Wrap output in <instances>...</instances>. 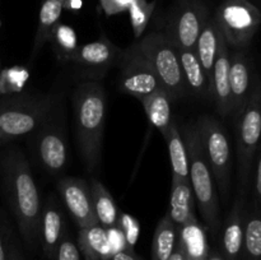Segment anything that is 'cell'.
Listing matches in <instances>:
<instances>
[{
    "label": "cell",
    "mask_w": 261,
    "mask_h": 260,
    "mask_svg": "<svg viewBox=\"0 0 261 260\" xmlns=\"http://www.w3.org/2000/svg\"><path fill=\"white\" fill-rule=\"evenodd\" d=\"M0 188L23 242L35 251L41 245L42 206L30 162L19 148L9 147L0 152Z\"/></svg>",
    "instance_id": "obj_1"
},
{
    "label": "cell",
    "mask_w": 261,
    "mask_h": 260,
    "mask_svg": "<svg viewBox=\"0 0 261 260\" xmlns=\"http://www.w3.org/2000/svg\"><path fill=\"white\" fill-rule=\"evenodd\" d=\"M75 137L79 153L87 171L98 167L102 157L107 97L103 87L96 81L79 84L73 96Z\"/></svg>",
    "instance_id": "obj_2"
},
{
    "label": "cell",
    "mask_w": 261,
    "mask_h": 260,
    "mask_svg": "<svg viewBox=\"0 0 261 260\" xmlns=\"http://www.w3.org/2000/svg\"><path fill=\"white\" fill-rule=\"evenodd\" d=\"M185 143L189 161V180L193 189L195 203L203 218V226L213 237L222 229L221 206L216 190V181L206 161L200 134L195 122H188L180 130Z\"/></svg>",
    "instance_id": "obj_3"
},
{
    "label": "cell",
    "mask_w": 261,
    "mask_h": 260,
    "mask_svg": "<svg viewBox=\"0 0 261 260\" xmlns=\"http://www.w3.org/2000/svg\"><path fill=\"white\" fill-rule=\"evenodd\" d=\"M58 99L50 94H18L0 101V145L32 134L56 111Z\"/></svg>",
    "instance_id": "obj_4"
},
{
    "label": "cell",
    "mask_w": 261,
    "mask_h": 260,
    "mask_svg": "<svg viewBox=\"0 0 261 260\" xmlns=\"http://www.w3.org/2000/svg\"><path fill=\"white\" fill-rule=\"evenodd\" d=\"M137 43L152 65L171 101H177L188 96L178 48L168 40L167 36L163 32L153 31Z\"/></svg>",
    "instance_id": "obj_5"
},
{
    "label": "cell",
    "mask_w": 261,
    "mask_h": 260,
    "mask_svg": "<svg viewBox=\"0 0 261 260\" xmlns=\"http://www.w3.org/2000/svg\"><path fill=\"white\" fill-rule=\"evenodd\" d=\"M195 124L216 185L226 200L231 186L232 170V152L228 135L223 125L209 115L200 116Z\"/></svg>",
    "instance_id": "obj_6"
},
{
    "label": "cell",
    "mask_w": 261,
    "mask_h": 260,
    "mask_svg": "<svg viewBox=\"0 0 261 260\" xmlns=\"http://www.w3.org/2000/svg\"><path fill=\"white\" fill-rule=\"evenodd\" d=\"M227 45L241 48L251 41L261 23V13L249 0H224L214 15Z\"/></svg>",
    "instance_id": "obj_7"
},
{
    "label": "cell",
    "mask_w": 261,
    "mask_h": 260,
    "mask_svg": "<svg viewBox=\"0 0 261 260\" xmlns=\"http://www.w3.org/2000/svg\"><path fill=\"white\" fill-rule=\"evenodd\" d=\"M237 150H239L240 184H249L255 153L261 139V89L249 96L244 109L237 115Z\"/></svg>",
    "instance_id": "obj_8"
},
{
    "label": "cell",
    "mask_w": 261,
    "mask_h": 260,
    "mask_svg": "<svg viewBox=\"0 0 261 260\" xmlns=\"http://www.w3.org/2000/svg\"><path fill=\"white\" fill-rule=\"evenodd\" d=\"M117 87L121 93L130 94L138 99L163 89L157 74L137 42L122 51Z\"/></svg>",
    "instance_id": "obj_9"
},
{
    "label": "cell",
    "mask_w": 261,
    "mask_h": 260,
    "mask_svg": "<svg viewBox=\"0 0 261 260\" xmlns=\"http://www.w3.org/2000/svg\"><path fill=\"white\" fill-rule=\"evenodd\" d=\"M33 134V150L48 173H59L68 163V143L59 109Z\"/></svg>",
    "instance_id": "obj_10"
},
{
    "label": "cell",
    "mask_w": 261,
    "mask_h": 260,
    "mask_svg": "<svg viewBox=\"0 0 261 260\" xmlns=\"http://www.w3.org/2000/svg\"><path fill=\"white\" fill-rule=\"evenodd\" d=\"M208 19L209 12L205 5L188 3L171 14L163 33L178 50H195L196 41Z\"/></svg>",
    "instance_id": "obj_11"
},
{
    "label": "cell",
    "mask_w": 261,
    "mask_h": 260,
    "mask_svg": "<svg viewBox=\"0 0 261 260\" xmlns=\"http://www.w3.org/2000/svg\"><path fill=\"white\" fill-rule=\"evenodd\" d=\"M122 51L115 43L102 37L93 42L78 46L69 58L84 76L89 79H101L111 66L120 63ZM97 82V81H96Z\"/></svg>",
    "instance_id": "obj_12"
},
{
    "label": "cell",
    "mask_w": 261,
    "mask_h": 260,
    "mask_svg": "<svg viewBox=\"0 0 261 260\" xmlns=\"http://www.w3.org/2000/svg\"><path fill=\"white\" fill-rule=\"evenodd\" d=\"M59 193L79 228L98 223L94 214L91 186L79 177H64L58 183Z\"/></svg>",
    "instance_id": "obj_13"
},
{
    "label": "cell",
    "mask_w": 261,
    "mask_h": 260,
    "mask_svg": "<svg viewBox=\"0 0 261 260\" xmlns=\"http://www.w3.org/2000/svg\"><path fill=\"white\" fill-rule=\"evenodd\" d=\"M229 51L226 40L222 36L214 61L213 75H212V98L214 99L217 111L222 116L232 114V96L229 86Z\"/></svg>",
    "instance_id": "obj_14"
},
{
    "label": "cell",
    "mask_w": 261,
    "mask_h": 260,
    "mask_svg": "<svg viewBox=\"0 0 261 260\" xmlns=\"http://www.w3.org/2000/svg\"><path fill=\"white\" fill-rule=\"evenodd\" d=\"M63 212L54 196L46 200L41 213V247L47 260H54L59 242L65 233Z\"/></svg>",
    "instance_id": "obj_15"
},
{
    "label": "cell",
    "mask_w": 261,
    "mask_h": 260,
    "mask_svg": "<svg viewBox=\"0 0 261 260\" xmlns=\"http://www.w3.org/2000/svg\"><path fill=\"white\" fill-rule=\"evenodd\" d=\"M245 217L244 200L237 199L232 206L226 222L222 228V255L226 260H241L242 245H244L245 235Z\"/></svg>",
    "instance_id": "obj_16"
},
{
    "label": "cell",
    "mask_w": 261,
    "mask_h": 260,
    "mask_svg": "<svg viewBox=\"0 0 261 260\" xmlns=\"http://www.w3.org/2000/svg\"><path fill=\"white\" fill-rule=\"evenodd\" d=\"M78 249L86 260H110L116 252L109 229L99 223L79 229Z\"/></svg>",
    "instance_id": "obj_17"
},
{
    "label": "cell",
    "mask_w": 261,
    "mask_h": 260,
    "mask_svg": "<svg viewBox=\"0 0 261 260\" xmlns=\"http://www.w3.org/2000/svg\"><path fill=\"white\" fill-rule=\"evenodd\" d=\"M177 241L184 250L186 260H206L211 246L206 229L196 217L177 226Z\"/></svg>",
    "instance_id": "obj_18"
},
{
    "label": "cell",
    "mask_w": 261,
    "mask_h": 260,
    "mask_svg": "<svg viewBox=\"0 0 261 260\" xmlns=\"http://www.w3.org/2000/svg\"><path fill=\"white\" fill-rule=\"evenodd\" d=\"M176 226L186 223L195 216V196L190 180H184L172 175L171 181L170 209L167 212Z\"/></svg>",
    "instance_id": "obj_19"
},
{
    "label": "cell",
    "mask_w": 261,
    "mask_h": 260,
    "mask_svg": "<svg viewBox=\"0 0 261 260\" xmlns=\"http://www.w3.org/2000/svg\"><path fill=\"white\" fill-rule=\"evenodd\" d=\"M229 86L232 96V114L241 112L249 98L250 89V69L247 61L241 53L229 55Z\"/></svg>",
    "instance_id": "obj_20"
},
{
    "label": "cell",
    "mask_w": 261,
    "mask_h": 260,
    "mask_svg": "<svg viewBox=\"0 0 261 260\" xmlns=\"http://www.w3.org/2000/svg\"><path fill=\"white\" fill-rule=\"evenodd\" d=\"M222 36H223V33L217 24L216 19L209 18L195 43V54L200 61L201 66H203L204 71H205L206 78L211 83V88L214 61H216L217 51H218V45Z\"/></svg>",
    "instance_id": "obj_21"
},
{
    "label": "cell",
    "mask_w": 261,
    "mask_h": 260,
    "mask_svg": "<svg viewBox=\"0 0 261 260\" xmlns=\"http://www.w3.org/2000/svg\"><path fill=\"white\" fill-rule=\"evenodd\" d=\"M188 94L212 97V88L195 50H178Z\"/></svg>",
    "instance_id": "obj_22"
},
{
    "label": "cell",
    "mask_w": 261,
    "mask_h": 260,
    "mask_svg": "<svg viewBox=\"0 0 261 260\" xmlns=\"http://www.w3.org/2000/svg\"><path fill=\"white\" fill-rule=\"evenodd\" d=\"M89 186H91L92 200H93V209L97 222L106 229L117 228L121 211H119L110 191L98 180H92Z\"/></svg>",
    "instance_id": "obj_23"
},
{
    "label": "cell",
    "mask_w": 261,
    "mask_h": 260,
    "mask_svg": "<svg viewBox=\"0 0 261 260\" xmlns=\"http://www.w3.org/2000/svg\"><path fill=\"white\" fill-rule=\"evenodd\" d=\"M139 101L144 107L145 115L150 124L157 127L161 134H165L173 122L172 110H171L172 101L165 89H160L149 96L143 97Z\"/></svg>",
    "instance_id": "obj_24"
},
{
    "label": "cell",
    "mask_w": 261,
    "mask_h": 260,
    "mask_svg": "<svg viewBox=\"0 0 261 260\" xmlns=\"http://www.w3.org/2000/svg\"><path fill=\"white\" fill-rule=\"evenodd\" d=\"M61 12H63V5L59 0H43L40 9V15H38V24L35 41H33L32 53H31L32 61L36 60L45 43L47 42V40H50L51 32H53L54 27L58 24Z\"/></svg>",
    "instance_id": "obj_25"
},
{
    "label": "cell",
    "mask_w": 261,
    "mask_h": 260,
    "mask_svg": "<svg viewBox=\"0 0 261 260\" xmlns=\"http://www.w3.org/2000/svg\"><path fill=\"white\" fill-rule=\"evenodd\" d=\"M162 135L168 148L172 175L184 178V180H189L188 152H186L185 143H184L180 129L177 127L176 122L173 121L167 132Z\"/></svg>",
    "instance_id": "obj_26"
},
{
    "label": "cell",
    "mask_w": 261,
    "mask_h": 260,
    "mask_svg": "<svg viewBox=\"0 0 261 260\" xmlns=\"http://www.w3.org/2000/svg\"><path fill=\"white\" fill-rule=\"evenodd\" d=\"M176 241H177V226L171 219L170 214L166 213L155 227L152 244V260L167 259L175 249Z\"/></svg>",
    "instance_id": "obj_27"
},
{
    "label": "cell",
    "mask_w": 261,
    "mask_h": 260,
    "mask_svg": "<svg viewBox=\"0 0 261 260\" xmlns=\"http://www.w3.org/2000/svg\"><path fill=\"white\" fill-rule=\"evenodd\" d=\"M241 260H261V213L246 218Z\"/></svg>",
    "instance_id": "obj_28"
},
{
    "label": "cell",
    "mask_w": 261,
    "mask_h": 260,
    "mask_svg": "<svg viewBox=\"0 0 261 260\" xmlns=\"http://www.w3.org/2000/svg\"><path fill=\"white\" fill-rule=\"evenodd\" d=\"M50 40L53 41L54 50L60 60H68L78 46L76 37L71 27L65 24H56L51 32Z\"/></svg>",
    "instance_id": "obj_29"
},
{
    "label": "cell",
    "mask_w": 261,
    "mask_h": 260,
    "mask_svg": "<svg viewBox=\"0 0 261 260\" xmlns=\"http://www.w3.org/2000/svg\"><path fill=\"white\" fill-rule=\"evenodd\" d=\"M154 8L155 2L148 3L147 0H133L132 5L127 10L130 14L133 32L137 38H139L147 28Z\"/></svg>",
    "instance_id": "obj_30"
},
{
    "label": "cell",
    "mask_w": 261,
    "mask_h": 260,
    "mask_svg": "<svg viewBox=\"0 0 261 260\" xmlns=\"http://www.w3.org/2000/svg\"><path fill=\"white\" fill-rule=\"evenodd\" d=\"M117 228L120 229L122 237H124V241H125V245H126V247L133 249L135 242L138 241V237H139V233H140L139 222H138L134 217L120 212Z\"/></svg>",
    "instance_id": "obj_31"
},
{
    "label": "cell",
    "mask_w": 261,
    "mask_h": 260,
    "mask_svg": "<svg viewBox=\"0 0 261 260\" xmlns=\"http://www.w3.org/2000/svg\"><path fill=\"white\" fill-rule=\"evenodd\" d=\"M54 260H81V251L78 249V245L66 232L64 233L61 241L59 242Z\"/></svg>",
    "instance_id": "obj_32"
},
{
    "label": "cell",
    "mask_w": 261,
    "mask_h": 260,
    "mask_svg": "<svg viewBox=\"0 0 261 260\" xmlns=\"http://www.w3.org/2000/svg\"><path fill=\"white\" fill-rule=\"evenodd\" d=\"M99 3L107 15H115L129 9L133 0H99Z\"/></svg>",
    "instance_id": "obj_33"
},
{
    "label": "cell",
    "mask_w": 261,
    "mask_h": 260,
    "mask_svg": "<svg viewBox=\"0 0 261 260\" xmlns=\"http://www.w3.org/2000/svg\"><path fill=\"white\" fill-rule=\"evenodd\" d=\"M110 260H142L134 251L133 249L129 247H124L121 250H117L114 255L111 256Z\"/></svg>",
    "instance_id": "obj_34"
},
{
    "label": "cell",
    "mask_w": 261,
    "mask_h": 260,
    "mask_svg": "<svg viewBox=\"0 0 261 260\" xmlns=\"http://www.w3.org/2000/svg\"><path fill=\"white\" fill-rule=\"evenodd\" d=\"M63 5V9L79 10L83 5V0H59Z\"/></svg>",
    "instance_id": "obj_35"
},
{
    "label": "cell",
    "mask_w": 261,
    "mask_h": 260,
    "mask_svg": "<svg viewBox=\"0 0 261 260\" xmlns=\"http://www.w3.org/2000/svg\"><path fill=\"white\" fill-rule=\"evenodd\" d=\"M166 260H186L185 254H184V250H182V247H181L180 242L176 241V246H175V249H173L172 254H171Z\"/></svg>",
    "instance_id": "obj_36"
},
{
    "label": "cell",
    "mask_w": 261,
    "mask_h": 260,
    "mask_svg": "<svg viewBox=\"0 0 261 260\" xmlns=\"http://www.w3.org/2000/svg\"><path fill=\"white\" fill-rule=\"evenodd\" d=\"M255 193H256V196L261 200V154L259 165H257L256 178H255Z\"/></svg>",
    "instance_id": "obj_37"
},
{
    "label": "cell",
    "mask_w": 261,
    "mask_h": 260,
    "mask_svg": "<svg viewBox=\"0 0 261 260\" xmlns=\"http://www.w3.org/2000/svg\"><path fill=\"white\" fill-rule=\"evenodd\" d=\"M0 260H8V251L5 249L4 233H3L2 223H0Z\"/></svg>",
    "instance_id": "obj_38"
},
{
    "label": "cell",
    "mask_w": 261,
    "mask_h": 260,
    "mask_svg": "<svg viewBox=\"0 0 261 260\" xmlns=\"http://www.w3.org/2000/svg\"><path fill=\"white\" fill-rule=\"evenodd\" d=\"M206 260H226V259H224L223 255H222L221 250L211 249V251H209V256Z\"/></svg>",
    "instance_id": "obj_39"
},
{
    "label": "cell",
    "mask_w": 261,
    "mask_h": 260,
    "mask_svg": "<svg viewBox=\"0 0 261 260\" xmlns=\"http://www.w3.org/2000/svg\"><path fill=\"white\" fill-rule=\"evenodd\" d=\"M8 260H23V259L15 247H10V250L8 251Z\"/></svg>",
    "instance_id": "obj_40"
},
{
    "label": "cell",
    "mask_w": 261,
    "mask_h": 260,
    "mask_svg": "<svg viewBox=\"0 0 261 260\" xmlns=\"http://www.w3.org/2000/svg\"><path fill=\"white\" fill-rule=\"evenodd\" d=\"M0 74H2V66H0Z\"/></svg>",
    "instance_id": "obj_41"
}]
</instances>
